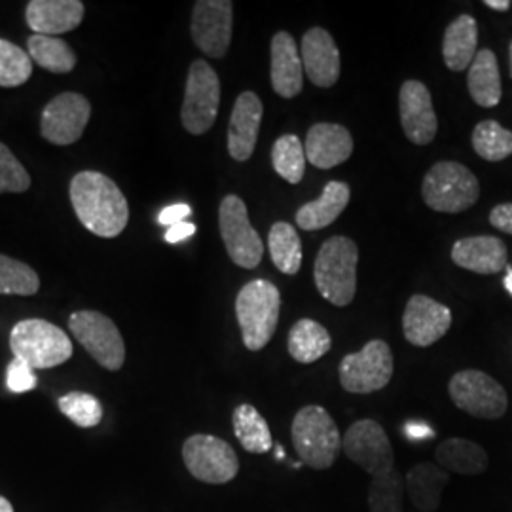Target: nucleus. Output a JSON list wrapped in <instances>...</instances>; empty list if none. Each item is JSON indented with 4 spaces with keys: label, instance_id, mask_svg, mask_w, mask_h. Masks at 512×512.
I'll return each instance as SVG.
<instances>
[{
    "label": "nucleus",
    "instance_id": "5",
    "mask_svg": "<svg viewBox=\"0 0 512 512\" xmlns=\"http://www.w3.org/2000/svg\"><path fill=\"white\" fill-rule=\"evenodd\" d=\"M10 349L33 370L55 368L73 357V342L67 332L44 319H25L14 325Z\"/></svg>",
    "mask_w": 512,
    "mask_h": 512
},
{
    "label": "nucleus",
    "instance_id": "14",
    "mask_svg": "<svg viewBox=\"0 0 512 512\" xmlns=\"http://www.w3.org/2000/svg\"><path fill=\"white\" fill-rule=\"evenodd\" d=\"M90 116V99H86L82 93H59L42 110L40 133L52 145L69 147L80 141L90 122Z\"/></svg>",
    "mask_w": 512,
    "mask_h": 512
},
{
    "label": "nucleus",
    "instance_id": "44",
    "mask_svg": "<svg viewBox=\"0 0 512 512\" xmlns=\"http://www.w3.org/2000/svg\"><path fill=\"white\" fill-rule=\"evenodd\" d=\"M488 8H492L495 12H507V10H511L512 2L511 0H486L484 2Z\"/></svg>",
    "mask_w": 512,
    "mask_h": 512
},
{
    "label": "nucleus",
    "instance_id": "22",
    "mask_svg": "<svg viewBox=\"0 0 512 512\" xmlns=\"http://www.w3.org/2000/svg\"><path fill=\"white\" fill-rule=\"evenodd\" d=\"M454 264L480 275H494L507 268V245L494 236L459 239L452 247Z\"/></svg>",
    "mask_w": 512,
    "mask_h": 512
},
{
    "label": "nucleus",
    "instance_id": "18",
    "mask_svg": "<svg viewBox=\"0 0 512 512\" xmlns=\"http://www.w3.org/2000/svg\"><path fill=\"white\" fill-rule=\"evenodd\" d=\"M302 65L311 84L332 88L340 78V52L334 38L323 27H311L302 38Z\"/></svg>",
    "mask_w": 512,
    "mask_h": 512
},
{
    "label": "nucleus",
    "instance_id": "3",
    "mask_svg": "<svg viewBox=\"0 0 512 512\" xmlns=\"http://www.w3.org/2000/svg\"><path fill=\"white\" fill-rule=\"evenodd\" d=\"M291 437L296 456L313 471H327L342 452L340 429L319 404H308L296 412Z\"/></svg>",
    "mask_w": 512,
    "mask_h": 512
},
{
    "label": "nucleus",
    "instance_id": "42",
    "mask_svg": "<svg viewBox=\"0 0 512 512\" xmlns=\"http://www.w3.org/2000/svg\"><path fill=\"white\" fill-rule=\"evenodd\" d=\"M192 215V209L190 205L186 203H175V205H169L165 207L164 211L158 215V222L164 224V226H173L177 222H183L186 217Z\"/></svg>",
    "mask_w": 512,
    "mask_h": 512
},
{
    "label": "nucleus",
    "instance_id": "9",
    "mask_svg": "<svg viewBox=\"0 0 512 512\" xmlns=\"http://www.w3.org/2000/svg\"><path fill=\"white\" fill-rule=\"evenodd\" d=\"M220 105V80L215 69L203 61L196 59L186 78L181 120L188 133L203 135L213 128Z\"/></svg>",
    "mask_w": 512,
    "mask_h": 512
},
{
    "label": "nucleus",
    "instance_id": "43",
    "mask_svg": "<svg viewBox=\"0 0 512 512\" xmlns=\"http://www.w3.org/2000/svg\"><path fill=\"white\" fill-rule=\"evenodd\" d=\"M196 224H192V222H177V224H173V226H169L167 228V232H165V241L167 243H181L184 239L192 238L194 234H196Z\"/></svg>",
    "mask_w": 512,
    "mask_h": 512
},
{
    "label": "nucleus",
    "instance_id": "35",
    "mask_svg": "<svg viewBox=\"0 0 512 512\" xmlns=\"http://www.w3.org/2000/svg\"><path fill=\"white\" fill-rule=\"evenodd\" d=\"M40 289L37 272L12 256L0 255V294L33 296Z\"/></svg>",
    "mask_w": 512,
    "mask_h": 512
},
{
    "label": "nucleus",
    "instance_id": "16",
    "mask_svg": "<svg viewBox=\"0 0 512 512\" xmlns=\"http://www.w3.org/2000/svg\"><path fill=\"white\" fill-rule=\"evenodd\" d=\"M452 327V311L437 300L414 294L403 313V332L406 342L416 348L437 344Z\"/></svg>",
    "mask_w": 512,
    "mask_h": 512
},
{
    "label": "nucleus",
    "instance_id": "33",
    "mask_svg": "<svg viewBox=\"0 0 512 512\" xmlns=\"http://www.w3.org/2000/svg\"><path fill=\"white\" fill-rule=\"evenodd\" d=\"M275 173L289 184H300L306 173V148L296 135H281L272 147Z\"/></svg>",
    "mask_w": 512,
    "mask_h": 512
},
{
    "label": "nucleus",
    "instance_id": "28",
    "mask_svg": "<svg viewBox=\"0 0 512 512\" xmlns=\"http://www.w3.org/2000/svg\"><path fill=\"white\" fill-rule=\"evenodd\" d=\"M467 86L476 105L484 109H492L499 105L503 86H501L499 63L492 50L476 52V57L467 74Z\"/></svg>",
    "mask_w": 512,
    "mask_h": 512
},
{
    "label": "nucleus",
    "instance_id": "37",
    "mask_svg": "<svg viewBox=\"0 0 512 512\" xmlns=\"http://www.w3.org/2000/svg\"><path fill=\"white\" fill-rule=\"evenodd\" d=\"M404 476L399 471L382 478H372L368 486V511L403 512Z\"/></svg>",
    "mask_w": 512,
    "mask_h": 512
},
{
    "label": "nucleus",
    "instance_id": "6",
    "mask_svg": "<svg viewBox=\"0 0 512 512\" xmlns=\"http://www.w3.org/2000/svg\"><path fill=\"white\" fill-rule=\"evenodd\" d=\"M421 196L433 211L458 215L478 202L480 184L469 167L459 162H439L423 177Z\"/></svg>",
    "mask_w": 512,
    "mask_h": 512
},
{
    "label": "nucleus",
    "instance_id": "26",
    "mask_svg": "<svg viewBox=\"0 0 512 512\" xmlns=\"http://www.w3.org/2000/svg\"><path fill=\"white\" fill-rule=\"evenodd\" d=\"M476 46H478L476 19L469 14H461L446 27V33H444L442 55H444L446 67L454 73L469 69L476 57Z\"/></svg>",
    "mask_w": 512,
    "mask_h": 512
},
{
    "label": "nucleus",
    "instance_id": "45",
    "mask_svg": "<svg viewBox=\"0 0 512 512\" xmlns=\"http://www.w3.org/2000/svg\"><path fill=\"white\" fill-rule=\"evenodd\" d=\"M505 270H507V274H505V279H503V285H505V289H507L512 296V268L511 266H507Z\"/></svg>",
    "mask_w": 512,
    "mask_h": 512
},
{
    "label": "nucleus",
    "instance_id": "2",
    "mask_svg": "<svg viewBox=\"0 0 512 512\" xmlns=\"http://www.w3.org/2000/svg\"><path fill=\"white\" fill-rule=\"evenodd\" d=\"M359 247L353 239L334 236L327 239L315 258L313 277L319 294L332 306L346 308L357 293Z\"/></svg>",
    "mask_w": 512,
    "mask_h": 512
},
{
    "label": "nucleus",
    "instance_id": "38",
    "mask_svg": "<svg viewBox=\"0 0 512 512\" xmlns=\"http://www.w3.org/2000/svg\"><path fill=\"white\" fill-rule=\"evenodd\" d=\"M59 410L82 429H92L103 420V406L97 397L84 391H71L57 401Z\"/></svg>",
    "mask_w": 512,
    "mask_h": 512
},
{
    "label": "nucleus",
    "instance_id": "20",
    "mask_svg": "<svg viewBox=\"0 0 512 512\" xmlns=\"http://www.w3.org/2000/svg\"><path fill=\"white\" fill-rule=\"evenodd\" d=\"M84 12L86 6L80 0H31L25 19L35 35L57 37L74 31L82 23Z\"/></svg>",
    "mask_w": 512,
    "mask_h": 512
},
{
    "label": "nucleus",
    "instance_id": "17",
    "mask_svg": "<svg viewBox=\"0 0 512 512\" xmlns=\"http://www.w3.org/2000/svg\"><path fill=\"white\" fill-rule=\"evenodd\" d=\"M399 109L404 135L414 145H429L437 137L439 120L433 109V99L420 80H406L399 93Z\"/></svg>",
    "mask_w": 512,
    "mask_h": 512
},
{
    "label": "nucleus",
    "instance_id": "46",
    "mask_svg": "<svg viewBox=\"0 0 512 512\" xmlns=\"http://www.w3.org/2000/svg\"><path fill=\"white\" fill-rule=\"evenodd\" d=\"M0 512H14L12 503L6 497H2V495H0Z\"/></svg>",
    "mask_w": 512,
    "mask_h": 512
},
{
    "label": "nucleus",
    "instance_id": "32",
    "mask_svg": "<svg viewBox=\"0 0 512 512\" xmlns=\"http://www.w3.org/2000/svg\"><path fill=\"white\" fill-rule=\"evenodd\" d=\"M27 48L31 59L50 73L67 74L76 67L73 48L61 38L33 35L27 38Z\"/></svg>",
    "mask_w": 512,
    "mask_h": 512
},
{
    "label": "nucleus",
    "instance_id": "47",
    "mask_svg": "<svg viewBox=\"0 0 512 512\" xmlns=\"http://www.w3.org/2000/svg\"><path fill=\"white\" fill-rule=\"evenodd\" d=\"M509 59H511V78H512V42H511V46H509Z\"/></svg>",
    "mask_w": 512,
    "mask_h": 512
},
{
    "label": "nucleus",
    "instance_id": "24",
    "mask_svg": "<svg viewBox=\"0 0 512 512\" xmlns=\"http://www.w3.org/2000/svg\"><path fill=\"white\" fill-rule=\"evenodd\" d=\"M448 482L450 473L437 463H418L404 476V490L418 511L435 512Z\"/></svg>",
    "mask_w": 512,
    "mask_h": 512
},
{
    "label": "nucleus",
    "instance_id": "34",
    "mask_svg": "<svg viewBox=\"0 0 512 512\" xmlns=\"http://www.w3.org/2000/svg\"><path fill=\"white\" fill-rule=\"evenodd\" d=\"M473 148L482 160H507L512 156V131L495 120H484L473 131Z\"/></svg>",
    "mask_w": 512,
    "mask_h": 512
},
{
    "label": "nucleus",
    "instance_id": "7",
    "mask_svg": "<svg viewBox=\"0 0 512 512\" xmlns=\"http://www.w3.org/2000/svg\"><path fill=\"white\" fill-rule=\"evenodd\" d=\"M452 403L478 420H499L509 408L505 387L482 370H459L448 384Z\"/></svg>",
    "mask_w": 512,
    "mask_h": 512
},
{
    "label": "nucleus",
    "instance_id": "8",
    "mask_svg": "<svg viewBox=\"0 0 512 512\" xmlns=\"http://www.w3.org/2000/svg\"><path fill=\"white\" fill-rule=\"evenodd\" d=\"M395 372L393 351L384 340H370L357 353H349L338 366L340 385L353 395H368L387 387Z\"/></svg>",
    "mask_w": 512,
    "mask_h": 512
},
{
    "label": "nucleus",
    "instance_id": "11",
    "mask_svg": "<svg viewBox=\"0 0 512 512\" xmlns=\"http://www.w3.org/2000/svg\"><path fill=\"white\" fill-rule=\"evenodd\" d=\"M219 228L232 262L239 268L255 270L264 255V243L249 220L247 205L236 194L220 202Z\"/></svg>",
    "mask_w": 512,
    "mask_h": 512
},
{
    "label": "nucleus",
    "instance_id": "29",
    "mask_svg": "<svg viewBox=\"0 0 512 512\" xmlns=\"http://www.w3.org/2000/svg\"><path fill=\"white\" fill-rule=\"evenodd\" d=\"M330 348H332V338L329 330L325 329L321 323L313 319H300L291 327L287 349L296 363L311 365L321 357H325Z\"/></svg>",
    "mask_w": 512,
    "mask_h": 512
},
{
    "label": "nucleus",
    "instance_id": "13",
    "mask_svg": "<svg viewBox=\"0 0 512 512\" xmlns=\"http://www.w3.org/2000/svg\"><path fill=\"white\" fill-rule=\"evenodd\" d=\"M342 452L372 478H382L397 471L391 440L378 421L359 420L351 423L342 437Z\"/></svg>",
    "mask_w": 512,
    "mask_h": 512
},
{
    "label": "nucleus",
    "instance_id": "36",
    "mask_svg": "<svg viewBox=\"0 0 512 512\" xmlns=\"http://www.w3.org/2000/svg\"><path fill=\"white\" fill-rule=\"evenodd\" d=\"M33 74V59L14 42L0 38V88L23 86Z\"/></svg>",
    "mask_w": 512,
    "mask_h": 512
},
{
    "label": "nucleus",
    "instance_id": "4",
    "mask_svg": "<svg viewBox=\"0 0 512 512\" xmlns=\"http://www.w3.org/2000/svg\"><path fill=\"white\" fill-rule=\"evenodd\" d=\"M281 311V294L272 281H249L236 298V317L243 344L249 351H260L274 338Z\"/></svg>",
    "mask_w": 512,
    "mask_h": 512
},
{
    "label": "nucleus",
    "instance_id": "41",
    "mask_svg": "<svg viewBox=\"0 0 512 512\" xmlns=\"http://www.w3.org/2000/svg\"><path fill=\"white\" fill-rule=\"evenodd\" d=\"M490 224L495 230L512 236V203H501L495 205L490 213Z\"/></svg>",
    "mask_w": 512,
    "mask_h": 512
},
{
    "label": "nucleus",
    "instance_id": "21",
    "mask_svg": "<svg viewBox=\"0 0 512 512\" xmlns=\"http://www.w3.org/2000/svg\"><path fill=\"white\" fill-rule=\"evenodd\" d=\"M353 154L351 133L340 124L321 122L306 137V160L317 169H332L348 162Z\"/></svg>",
    "mask_w": 512,
    "mask_h": 512
},
{
    "label": "nucleus",
    "instance_id": "12",
    "mask_svg": "<svg viewBox=\"0 0 512 512\" xmlns=\"http://www.w3.org/2000/svg\"><path fill=\"white\" fill-rule=\"evenodd\" d=\"M183 459L188 473L205 484H228L239 473L236 450L215 435H192L184 440Z\"/></svg>",
    "mask_w": 512,
    "mask_h": 512
},
{
    "label": "nucleus",
    "instance_id": "15",
    "mask_svg": "<svg viewBox=\"0 0 512 512\" xmlns=\"http://www.w3.org/2000/svg\"><path fill=\"white\" fill-rule=\"evenodd\" d=\"M234 4L230 0H198L192 10V40L203 54L222 59L232 42Z\"/></svg>",
    "mask_w": 512,
    "mask_h": 512
},
{
    "label": "nucleus",
    "instance_id": "25",
    "mask_svg": "<svg viewBox=\"0 0 512 512\" xmlns=\"http://www.w3.org/2000/svg\"><path fill=\"white\" fill-rule=\"evenodd\" d=\"M349 198H351V188L348 183L330 181L319 200L304 203L296 211V224L306 232L323 230L344 213V209L348 207Z\"/></svg>",
    "mask_w": 512,
    "mask_h": 512
},
{
    "label": "nucleus",
    "instance_id": "39",
    "mask_svg": "<svg viewBox=\"0 0 512 512\" xmlns=\"http://www.w3.org/2000/svg\"><path fill=\"white\" fill-rule=\"evenodd\" d=\"M31 186V175L23 167L12 150L0 143V194H21Z\"/></svg>",
    "mask_w": 512,
    "mask_h": 512
},
{
    "label": "nucleus",
    "instance_id": "19",
    "mask_svg": "<svg viewBox=\"0 0 512 512\" xmlns=\"http://www.w3.org/2000/svg\"><path fill=\"white\" fill-rule=\"evenodd\" d=\"M264 107L255 92H243L236 99L228 124V152L236 162H247L255 152Z\"/></svg>",
    "mask_w": 512,
    "mask_h": 512
},
{
    "label": "nucleus",
    "instance_id": "10",
    "mask_svg": "<svg viewBox=\"0 0 512 512\" xmlns=\"http://www.w3.org/2000/svg\"><path fill=\"white\" fill-rule=\"evenodd\" d=\"M69 329L93 359L110 372L126 363V344L114 321L99 311H74L69 317Z\"/></svg>",
    "mask_w": 512,
    "mask_h": 512
},
{
    "label": "nucleus",
    "instance_id": "27",
    "mask_svg": "<svg viewBox=\"0 0 512 512\" xmlns=\"http://www.w3.org/2000/svg\"><path fill=\"white\" fill-rule=\"evenodd\" d=\"M435 459L444 471L465 476L482 475L490 465L488 452L480 444L461 437L442 440L435 450Z\"/></svg>",
    "mask_w": 512,
    "mask_h": 512
},
{
    "label": "nucleus",
    "instance_id": "1",
    "mask_svg": "<svg viewBox=\"0 0 512 512\" xmlns=\"http://www.w3.org/2000/svg\"><path fill=\"white\" fill-rule=\"evenodd\" d=\"M69 194L76 217L93 236L112 239L126 230L128 200L107 175L99 171H80L71 181Z\"/></svg>",
    "mask_w": 512,
    "mask_h": 512
},
{
    "label": "nucleus",
    "instance_id": "23",
    "mask_svg": "<svg viewBox=\"0 0 512 512\" xmlns=\"http://www.w3.org/2000/svg\"><path fill=\"white\" fill-rule=\"evenodd\" d=\"M272 88L283 99H293L304 88V65L291 33H277L272 38Z\"/></svg>",
    "mask_w": 512,
    "mask_h": 512
},
{
    "label": "nucleus",
    "instance_id": "30",
    "mask_svg": "<svg viewBox=\"0 0 512 512\" xmlns=\"http://www.w3.org/2000/svg\"><path fill=\"white\" fill-rule=\"evenodd\" d=\"M234 435L241 448L249 454H268L274 448V439L268 421L253 404H239L232 414Z\"/></svg>",
    "mask_w": 512,
    "mask_h": 512
},
{
    "label": "nucleus",
    "instance_id": "31",
    "mask_svg": "<svg viewBox=\"0 0 512 512\" xmlns=\"http://www.w3.org/2000/svg\"><path fill=\"white\" fill-rule=\"evenodd\" d=\"M268 249L275 268L285 275H294L302 268V241L293 224L275 222L270 228Z\"/></svg>",
    "mask_w": 512,
    "mask_h": 512
},
{
    "label": "nucleus",
    "instance_id": "40",
    "mask_svg": "<svg viewBox=\"0 0 512 512\" xmlns=\"http://www.w3.org/2000/svg\"><path fill=\"white\" fill-rule=\"evenodd\" d=\"M38 378L35 370L21 359H16L6 368V387L12 393H29L37 387Z\"/></svg>",
    "mask_w": 512,
    "mask_h": 512
}]
</instances>
